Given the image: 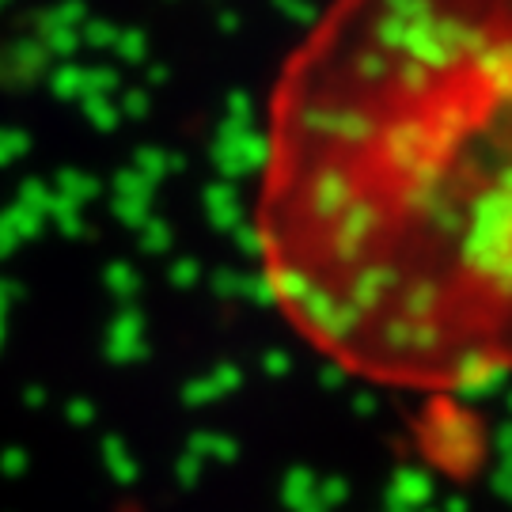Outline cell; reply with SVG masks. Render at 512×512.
<instances>
[{
    "label": "cell",
    "instance_id": "6da1fadb",
    "mask_svg": "<svg viewBox=\"0 0 512 512\" xmlns=\"http://www.w3.org/2000/svg\"><path fill=\"white\" fill-rule=\"evenodd\" d=\"M262 285L361 380L512 368V0H327L281 61L255 179Z\"/></svg>",
    "mask_w": 512,
    "mask_h": 512
}]
</instances>
